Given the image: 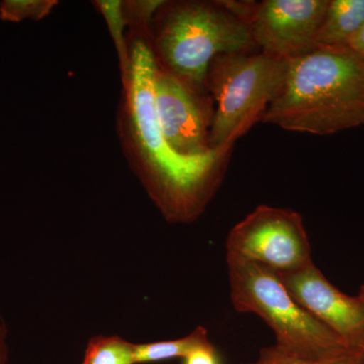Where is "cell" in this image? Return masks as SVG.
Listing matches in <instances>:
<instances>
[{"label":"cell","instance_id":"6da1fadb","mask_svg":"<svg viewBox=\"0 0 364 364\" xmlns=\"http://www.w3.org/2000/svg\"><path fill=\"white\" fill-rule=\"evenodd\" d=\"M123 79L119 135L129 164L162 217L189 224L205 213L219 191L234 148L200 157L181 156L165 140L155 109L157 61L145 37L133 40Z\"/></svg>","mask_w":364,"mask_h":364},{"label":"cell","instance_id":"7a4b0ae2","mask_svg":"<svg viewBox=\"0 0 364 364\" xmlns=\"http://www.w3.org/2000/svg\"><path fill=\"white\" fill-rule=\"evenodd\" d=\"M262 123L327 136L364 127V58L349 47H318L289 60Z\"/></svg>","mask_w":364,"mask_h":364},{"label":"cell","instance_id":"3957f363","mask_svg":"<svg viewBox=\"0 0 364 364\" xmlns=\"http://www.w3.org/2000/svg\"><path fill=\"white\" fill-rule=\"evenodd\" d=\"M158 67L200 92L220 55L259 51L250 26L220 1H165L149 32Z\"/></svg>","mask_w":364,"mask_h":364},{"label":"cell","instance_id":"277c9868","mask_svg":"<svg viewBox=\"0 0 364 364\" xmlns=\"http://www.w3.org/2000/svg\"><path fill=\"white\" fill-rule=\"evenodd\" d=\"M289 60L261 51L215 57L205 87L214 102L210 129L213 150L234 148L254 124L262 121L286 79Z\"/></svg>","mask_w":364,"mask_h":364},{"label":"cell","instance_id":"5b68a950","mask_svg":"<svg viewBox=\"0 0 364 364\" xmlns=\"http://www.w3.org/2000/svg\"><path fill=\"white\" fill-rule=\"evenodd\" d=\"M226 261L235 310L262 318L274 333L275 345L313 358L353 352L294 301L277 272L250 261Z\"/></svg>","mask_w":364,"mask_h":364},{"label":"cell","instance_id":"8992f818","mask_svg":"<svg viewBox=\"0 0 364 364\" xmlns=\"http://www.w3.org/2000/svg\"><path fill=\"white\" fill-rule=\"evenodd\" d=\"M226 257L250 261L277 274L312 260L303 217L291 208L258 205L228 235Z\"/></svg>","mask_w":364,"mask_h":364},{"label":"cell","instance_id":"52a82bcc","mask_svg":"<svg viewBox=\"0 0 364 364\" xmlns=\"http://www.w3.org/2000/svg\"><path fill=\"white\" fill-rule=\"evenodd\" d=\"M154 97L160 129L172 149L186 157L214 151L210 148L214 102L208 92L193 90L157 66Z\"/></svg>","mask_w":364,"mask_h":364},{"label":"cell","instance_id":"ba28073f","mask_svg":"<svg viewBox=\"0 0 364 364\" xmlns=\"http://www.w3.org/2000/svg\"><path fill=\"white\" fill-rule=\"evenodd\" d=\"M329 0H264L250 23L258 50L291 60L317 48Z\"/></svg>","mask_w":364,"mask_h":364},{"label":"cell","instance_id":"9c48e42d","mask_svg":"<svg viewBox=\"0 0 364 364\" xmlns=\"http://www.w3.org/2000/svg\"><path fill=\"white\" fill-rule=\"evenodd\" d=\"M304 310L358 352L364 342V305L360 299L333 286L313 261L294 272L279 274Z\"/></svg>","mask_w":364,"mask_h":364},{"label":"cell","instance_id":"30bf717a","mask_svg":"<svg viewBox=\"0 0 364 364\" xmlns=\"http://www.w3.org/2000/svg\"><path fill=\"white\" fill-rule=\"evenodd\" d=\"M364 25V0H329L318 31V47H348Z\"/></svg>","mask_w":364,"mask_h":364},{"label":"cell","instance_id":"8fae6325","mask_svg":"<svg viewBox=\"0 0 364 364\" xmlns=\"http://www.w3.org/2000/svg\"><path fill=\"white\" fill-rule=\"evenodd\" d=\"M208 341V330L203 326H198L182 338L135 343L136 364L159 363L173 358L183 359L189 352Z\"/></svg>","mask_w":364,"mask_h":364},{"label":"cell","instance_id":"7c38bea8","mask_svg":"<svg viewBox=\"0 0 364 364\" xmlns=\"http://www.w3.org/2000/svg\"><path fill=\"white\" fill-rule=\"evenodd\" d=\"M81 364H136L135 343L117 335L93 336Z\"/></svg>","mask_w":364,"mask_h":364},{"label":"cell","instance_id":"4fadbf2b","mask_svg":"<svg viewBox=\"0 0 364 364\" xmlns=\"http://www.w3.org/2000/svg\"><path fill=\"white\" fill-rule=\"evenodd\" d=\"M95 6L102 14L111 33L121 67L122 80L126 78L130 70V46L124 37V28L128 26L124 14L123 1L119 0H97Z\"/></svg>","mask_w":364,"mask_h":364},{"label":"cell","instance_id":"5bb4252c","mask_svg":"<svg viewBox=\"0 0 364 364\" xmlns=\"http://www.w3.org/2000/svg\"><path fill=\"white\" fill-rule=\"evenodd\" d=\"M249 364H364V360L358 352H347L334 358H313L274 344L261 349L256 360Z\"/></svg>","mask_w":364,"mask_h":364},{"label":"cell","instance_id":"9a60e30c","mask_svg":"<svg viewBox=\"0 0 364 364\" xmlns=\"http://www.w3.org/2000/svg\"><path fill=\"white\" fill-rule=\"evenodd\" d=\"M57 4V0H2L0 21L13 23L39 21L49 16Z\"/></svg>","mask_w":364,"mask_h":364},{"label":"cell","instance_id":"2e32d148","mask_svg":"<svg viewBox=\"0 0 364 364\" xmlns=\"http://www.w3.org/2000/svg\"><path fill=\"white\" fill-rule=\"evenodd\" d=\"M163 0H130L123 1L124 14L128 26H134L138 32L143 33L149 40V32L153 20L160 7L164 4Z\"/></svg>","mask_w":364,"mask_h":364},{"label":"cell","instance_id":"e0dca14e","mask_svg":"<svg viewBox=\"0 0 364 364\" xmlns=\"http://www.w3.org/2000/svg\"><path fill=\"white\" fill-rule=\"evenodd\" d=\"M183 364H220V359L214 345L208 341L189 352L183 358Z\"/></svg>","mask_w":364,"mask_h":364},{"label":"cell","instance_id":"ac0fdd59","mask_svg":"<svg viewBox=\"0 0 364 364\" xmlns=\"http://www.w3.org/2000/svg\"><path fill=\"white\" fill-rule=\"evenodd\" d=\"M9 329H7L4 318L0 315V364H9Z\"/></svg>","mask_w":364,"mask_h":364},{"label":"cell","instance_id":"d6986e66","mask_svg":"<svg viewBox=\"0 0 364 364\" xmlns=\"http://www.w3.org/2000/svg\"><path fill=\"white\" fill-rule=\"evenodd\" d=\"M348 47L364 58V25L349 41Z\"/></svg>","mask_w":364,"mask_h":364},{"label":"cell","instance_id":"ffe728a7","mask_svg":"<svg viewBox=\"0 0 364 364\" xmlns=\"http://www.w3.org/2000/svg\"><path fill=\"white\" fill-rule=\"evenodd\" d=\"M358 298L360 299V301H363L364 305V284L360 287V291H359Z\"/></svg>","mask_w":364,"mask_h":364},{"label":"cell","instance_id":"44dd1931","mask_svg":"<svg viewBox=\"0 0 364 364\" xmlns=\"http://www.w3.org/2000/svg\"><path fill=\"white\" fill-rule=\"evenodd\" d=\"M358 353L360 354L361 358H363L364 360V342L363 344L361 345L360 348H359Z\"/></svg>","mask_w":364,"mask_h":364}]
</instances>
